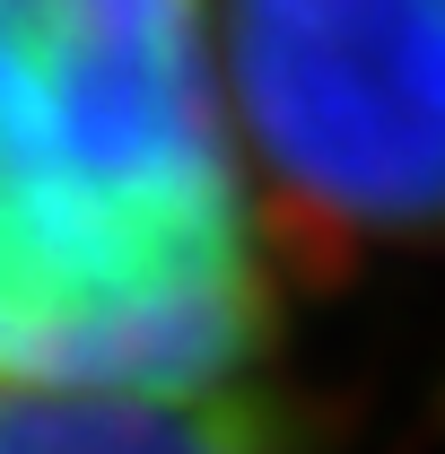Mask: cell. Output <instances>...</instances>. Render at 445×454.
<instances>
[{
  "instance_id": "3957f363",
  "label": "cell",
  "mask_w": 445,
  "mask_h": 454,
  "mask_svg": "<svg viewBox=\"0 0 445 454\" xmlns=\"http://www.w3.org/2000/svg\"><path fill=\"white\" fill-rule=\"evenodd\" d=\"M0 454H279L236 394L219 402H113L0 385Z\"/></svg>"
},
{
  "instance_id": "6da1fadb",
  "label": "cell",
  "mask_w": 445,
  "mask_h": 454,
  "mask_svg": "<svg viewBox=\"0 0 445 454\" xmlns=\"http://www.w3.org/2000/svg\"><path fill=\"white\" fill-rule=\"evenodd\" d=\"M262 324L210 0H0V385L219 402Z\"/></svg>"
},
{
  "instance_id": "7a4b0ae2",
  "label": "cell",
  "mask_w": 445,
  "mask_h": 454,
  "mask_svg": "<svg viewBox=\"0 0 445 454\" xmlns=\"http://www.w3.org/2000/svg\"><path fill=\"white\" fill-rule=\"evenodd\" d=\"M254 140L340 227H445V0H236Z\"/></svg>"
}]
</instances>
